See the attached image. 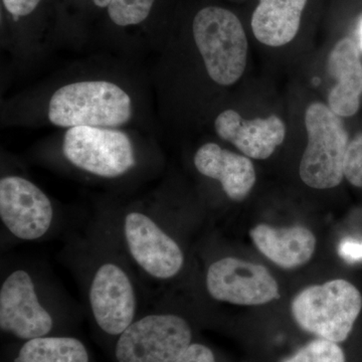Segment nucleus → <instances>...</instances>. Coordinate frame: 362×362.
<instances>
[{
    "label": "nucleus",
    "instance_id": "4",
    "mask_svg": "<svg viewBox=\"0 0 362 362\" xmlns=\"http://www.w3.org/2000/svg\"><path fill=\"white\" fill-rule=\"evenodd\" d=\"M192 342L189 321L157 303L117 338L110 356L112 362H175Z\"/></svg>",
    "mask_w": 362,
    "mask_h": 362
},
{
    "label": "nucleus",
    "instance_id": "8",
    "mask_svg": "<svg viewBox=\"0 0 362 362\" xmlns=\"http://www.w3.org/2000/svg\"><path fill=\"white\" fill-rule=\"evenodd\" d=\"M62 153L73 168L102 180L124 177L137 165L129 136L113 128H69Z\"/></svg>",
    "mask_w": 362,
    "mask_h": 362
},
{
    "label": "nucleus",
    "instance_id": "22",
    "mask_svg": "<svg viewBox=\"0 0 362 362\" xmlns=\"http://www.w3.org/2000/svg\"><path fill=\"white\" fill-rule=\"evenodd\" d=\"M40 1L42 0H2L6 11L16 18L32 13Z\"/></svg>",
    "mask_w": 362,
    "mask_h": 362
},
{
    "label": "nucleus",
    "instance_id": "3",
    "mask_svg": "<svg viewBox=\"0 0 362 362\" xmlns=\"http://www.w3.org/2000/svg\"><path fill=\"white\" fill-rule=\"evenodd\" d=\"M131 97L108 81H82L63 86L49 104V122L59 127L115 128L129 122Z\"/></svg>",
    "mask_w": 362,
    "mask_h": 362
},
{
    "label": "nucleus",
    "instance_id": "23",
    "mask_svg": "<svg viewBox=\"0 0 362 362\" xmlns=\"http://www.w3.org/2000/svg\"><path fill=\"white\" fill-rule=\"evenodd\" d=\"M94 1L95 6L98 7H101V8H104V7H107L110 6L112 0H93Z\"/></svg>",
    "mask_w": 362,
    "mask_h": 362
},
{
    "label": "nucleus",
    "instance_id": "19",
    "mask_svg": "<svg viewBox=\"0 0 362 362\" xmlns=\"http://www.w3.org/2000/svg\"><path fill=\"white\" fill-rule=\"evenodd\" d=\"M344 177L354 187H362V133L349 143L345 156Z\"/></svg>",
    "mask_w": 362,
    "mask_h": 362
},
{
    "label": "nucleus",
    "instance_id": "5",
    "mask_svg": "<svg viewBox=\"0 0 362 362\" xmlns=\"http://www.w3.org/2000/svg\"><path fill=\"white\" fill-rule=\"evenodd\" d=\"M292 315L299 327L318 338L341 343L349 338L362 309L356 286L337 279L298 293Z\"/></svg>",
    "mask_w": 362,
    "mask_h": 362
},
{
    "label": "nucleus",
    "instance_id": "11",
    "mask_svg": "<svg viewBox=\"0 0 362 362\" xmlns=\"http://www.w3.org/2000/svg\"><path fill=\"white\" fill-rule=\"evenodd\" d=\"M214 129L221 139L233 143L249 158H269L284 141L286 126L278 116L246 121L238 112H221L214 121Z\"/></svg>",
    "mask_w": 362,
    "mask_h": 362
},
{
    "label": "nucleus",
    "instance_id": "17",
    "mask_svg": "<svg viewBox=\"0 0 362 362\" xmlns=\"http://www.w3.org/2000/svg\"><path fill=\"white\" fill-rule=\"evenodd\" d=\"M280 362H346L338 343L317 338Z\"/></svg>",
    "mask_w": 362,
    "mask_h": 362
},
{
    "label": "nucleus",
    "instance_id": "7",
    "mask_svg": "<svg viewBox=\"0 0 362 362\" xmlns=\"http://www.w3.org/2000/svg\"><path fill=\"white\" fill-rule=\"evenodd\" d=\"M308 144L300 163V177L316 189H329L344 177L349 134L340 116L323 103H313L305 114Z\"/></svg>",
    "mask_w": 362,
    "mask_h": 362
},
{
    "label": "nucleus",
    "instance_id": "6",
    "mask_svg": "<svg viewBox=\"0 0 362 362\" xmlns=\"http://www.w3.org/2000/svg\"><path fill=\"white\" fill-rule=\"evenodd\" d=\"M192 32L209 78L221 86L238 82L246 69L247 40L237 16L223 7H204Z\"/></svg>",
    "mask_w": 362,
    "mask_h": 362
},
{
    "label": "nucleus",
    "instance_id": "20",
    "mask_svg": "<svg viewBox=\"0 0 362 362\" xmlns=\"http://www.w3.org/2000/svg\"><path fill=\"white\" fill-rule=\"evenodd\" d=\"M175 362H216L213 349L202 343L192 342Z\"/></svg>",
    "mask_w": 362,
    "mask_h": 362
},
{
    "label": "nucleus",
    "instance_id": "13",
    "mask_svg": "<svg viewBox=\"0 0 362 362\" xmlns=\"http://www.w3.org/2000/svg\"><path fill=\"white\" fill-rule=\"evenodd\" d=\"M327 69L337 81L328 97L329 108L340 117L354 115L362 94V64L356 42L340 40L330 52Z\"/></svg>",
    "mask_w": 362,
    "mask_h": 362
},
{
    "label": "nucleus",
    "instance_id": "2",
    "mask_svg": "<svg viewBox=\"0 0 362 362\" xmlns=\"http://www.w3.org/2000/svg\"><path fill=\"white\" fill-rule=\"evenodd\" d=\"M82 313L40 267L25 262L2 267L0 331L9 342L75 334Z\"/></svg>",
    "mask_w": 362,
    "mask_h": 362
},
{
    "label": "nucleus",
    "instance_id": "9",
    "mask_svg": "<svg viewBox=\"0 0 362 362\" xmlns=\"http://www.w3.org/2000/svg\"><path fill=\"white\" fill-rule=\"evenodd\" d=\"M0 221L18 242H40L57 228L54 204L44 190L20 175L0 180Z\"/></svg>",
    "mask_w": 362,
    "mask_h": 362
},
{
    "label": "nucleus",
    "instance_id": "1",
    "mask_svg": "<svg viewBox=\"0 0 362 362\" xmlns=\"http://www.w3.org/2000/svg\"><path fill=\"white\" fill-rule=\"evenodd\" d=\"M75 276L97 339L109 354L143 313L145 287L124 247L117 214H100L71 233L61 254Z\"/></svg>",
    "mask_w": 362,
    "mask_h": 362
},
{
    "label": "nucleus",
    "instance_id": "21",
    "mask_svg": "<svg viewBox=\"0 0 362 362\" xmlns=\"http://www.w3.org/2000/svg\"><path fill=\"white\" fill-rule=\"evenodd\" d=\"M338 254L347 263H356L362 261V240L344 239L338 247Z\"/></svg>",
    "mask_w": 362,
    "mask_h": 362
},
{
    "label": "nucleus",
    "instance_id": "15",
    "mask_svg": "<svg viewBox=\"0 0 362 362\" xmlns=\"http://www.w3.org/2000/svg\"><path fill=\"white\" fill-rule=\"evenodd\" d=\"M1 362H96L89 347L76 334L49 335L8 342Z\"/></svg>",
    "mask_w": 362,
    "mask_h": 362
},
{
    "label": "nucleus",
    "instance_id": "10",
    "mask_svg": "<svg viewBox=\"0 0 362 362\" xmlns=\"http://www.w3.org/2000/svg\"><path fill=\"white\" fill-rule=\"evenodd\" d=\"M206 289L218 302L257 306L278 299L277 281L265 267L226 257L206 269Z\"/></svg>",
    "mask_w": 362,
    "mask_h": 362
},
{
    "label": "nucleus",
    "instance_id": "12",
    "mask_svg": "<svg viewBox=\"0 0 362 362\" xmlns=\"http://www.w3.org/2000/svg\"><path fill=\"white\" fill-rule=\"evenodd\" d=\"M194 162L197 170L206 177L218 180L233 202L246 199L256 183V170L249 157L221 148L216 143L199 147Z\"/></svg>",
    "mask_w": 362,
    "mask_h": 362
},
{
    "label": "nucleus",
    "instance_id": "24",
    "mask_svg": "<svg viewBox=\"0 0 362 362\" xmlns=\"http://www.w3.org/2000/svg\"><path fill=\"white\" fill-rule=\"evenodd\" d=\"M358 39H359V45H361V47L362 49V18L361 20V23L358 25Z\"/></svg>",
    "mask_w": 362,
    "mask_h": 362
},
{
    "label": "nucleus",
    "instance_id": "16",
    "mask_svg": "<svg viewBox=\"0 0 362 362\" xmlns=\"http://www.w3.org/2000/svg\"><path fill=\"white\" fill-rule=\"evenodd\" d=\"M307 0H259L252 30L262 44L282 47L296 37Z\"/></svg>",
    "mask_w": 362,
    "mask_h": 362
},
{
    "label": "nucleus",
    "instance_id": "18",
    "mask_svg": "<svg viewBox=\"0 0 362 362\" xmlns=\"http://www.w3.org/2000/svg\"><path fill=\"white\" fill-rule=\"evenodd\" d=\"M156 0H112L108 6L110 20L119 26L139 25L148 18Z\"/></svg>",
    "mask_w": 362,
    "mask_h": 362
},
{
    "label": "nucleus",
    "instance_id": "14",
    "mask_svg": "<svg viewBox=\"0 0 362 362\" xmlns=\"http://www.w3.org/2000/svg\"><path fill=\"white\" fill-rule=\"evenodd\" d=\"M255 246L264 256L283 269H295L310 261L316 238L304 226L276 228L259 225L250 232Z\"/></svg>",
    "mask_w": 362,
    "mask_h": 362
}]
</instances>
